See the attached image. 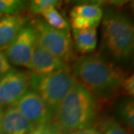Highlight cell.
Here are the masks:
<instances>
[{
    "instance_id": "cell-1",
    "label": "cell",
    "mask_w": 134,
    "mask_h": 134,
    "mask_svg": "<svg viewBox=\"0 0 134 134\" xmlns=\"http://www.w3.org/2000/svg\"><path fill=\"white\" fill-rule=\"evenodd\" d=\"M71 69L79 84L96 99L103 100L120 92L121 83L128 74L113 62L96 54L76 58Z\"/></svg>"
},
{
    "instance_id": "cell-2",
    "label": "cell",
    "mask_w": 134,
    "mask_h": 134,
    "mask_svg": "<svg viewBox=\"0 0 134 134\" xmlns=\"http://www.w3.org/2000/svg\"><path fill=\"white\" fill-rule=\"evenodd\" d=\"M98 110L97 99L77 82L58 106L50 124L64 134L92 127Z\"/></svg>"
},
{
    "instance_id": "cell-3",
    "label": "cell",
    "mask_w": 134,
    "mask_h": 134,
    "mask_svg": "<svg viewBox=\"0 0 134 134\" xmlns=\"http://www.w3.org/2000/svg\"><path fill=\"white\" fill-rule=\"evenodd\" d=\"M102 40L115 60L125 62L133 54L134 27L126 14L108 9L102 18Z\"/></svg>"
},
{
    "instance_id": "cell-4",
    "label": "cell",
    "mask_w": 134,
    "mask_h": 134,
    "mask_svg": "<svg viewBox=\"0 0 134 134\" xmlns=\"http://www.w3.org/2000/svg\"><path fill=\"white\" fill-rule=\"evenodd\" d=\"M76 83V77L69 65L47 75L29 73L30 89L39 95L53 114Z\"/></svg>"
},
{
    "instance_id": "cell-5",
    "label": "cell",
    "mask_w": 134,
    "mask_h": 134,
    "mask_svg": "<svg viewBox=\"0 0 134 134\" xmlns=\"http://www.w3.org/2000/svg\"><path fill=\"white\" fill-rule=\"evenodd\" d=\"M36 32L37 44L40 47L68 65L76 59L74 45L70 32L56 30L37 18L32 22Z\"/></svg>"
},
{
    "instance_id": "cell-6",
    "label": "cell",
    "mask_w": 134,
    "mask_h": 134,
    "mask_svg": "<svg viewBox=\"0 0 134 134\" xmlns=\"http://www.w3.org/2000/svg\"><path fill=\"white\" fill-rule=\"evenodd\" d=\"M37 45V37L32 25H25L4 51L10 65L27 67Z\"/></svg>"
},
{
    "instance_id": "cell-7",
    "label": "cell",
    "mask_w": 134,
    "mask_h": 134,
    "mask_svg": "<svg viewBox=\"0 0 134 134\" xmlns=\"http://www.w3.org/2000/svg\"><path fill=\"white\" fill-rule=\"evenodd\" d=\"M13 106L35 126L50 124L53 112L44 101L32 90L29 89Z\"/></svg>"
},
{
    "instance_id": "cell-8",
    "label": "cell",
    "mask_w": 134,
    "mask_h": 134,
    "mask_svg": "<svg viewBox=\"0 0 134 134\" xmlns=\"http://www.w3.org/2000/svg\"><path fill=\"white\" fill-rule=\"evenodd\" d=\"M29 89V73L12 68L0 77V104L13 105Z\"/></svg>"
},
{
    "instance_id": "cell-9",
    "label": "cell",
    "mask_w": 134,
    "mask_h": 134,
    "mask_svg": "<svg viewBox=\"0 0 134 134\" xmlns=\"http://www.w3.org/2000/svg\"><path fill=\"white\" fill-rule=\"evenodd\" d=\"M68 65L59 58L51 54L37 44L34 52L26 68L31 73L36 75H47L65 68Z\"/></svg>"
},
{
    "instance_id": "cell-10",
    "label": "cell",
    "mask_w": 134,
    "mask_h": 134,
    "mask_svg": "<svg viewBox=\"0 0 134 134\" xmlns=\"http://www.w3.org/2000/svg\"><path fill=\"white\" fill-rule=\"evenodd\" d=\"M34 128L35 125L13 105L4 110L1 120L2 134H30Z\"/></svg>"
},
{
    "instance_id": "cell-11",
    "label": "cell",
    "mask_w": 134,
    "mask_h": 134,
    "mask_svg": "<svg viewBox=\"0 0 134 134\" xmlns=\"http://www.w3.org/2000/svg\"><path fill=\"white\" fill-rule=\"evenodd\" d=\"M26 24L22 15L4 16L0 18V51H4L9 46L17 34Z\"/></svg>"
},
{
    "instance_id": "cell-12",
    "label": "cell",
    "mask_w": 134,
    "mask_h": 134,
    "mask_svg": "<svg viewBox=\"0 0 134 134\" xmlns=\"http://www.w3.org/2000/svg\"><path fill=\"white\" fill-rule=\"evenodd\" d=\"M73 33V45L79 53L86 56L91 55L97 48L98 32L97 28L86 30H72Z\"/></svg>"
},
{
    "instance_id": "cell-13",
    "label": "cell",
    "mask_w": 134,
    "mask_h": 134,
    "mask_svg": "<svg viewBox=\"0 0 134 134\" xmlns=\"http://www.w3.org/2000/svg\"><path fill=\"white\" fill-rule=\"evenodd\" d=\"M103 10L98 4H80L71 8L70 17H79L99 25L103 18Z\"/></svg>"
},
{
    "instance_id": "cell-14",
    "label": "cell",
    "mask_w": 134,
    "mask_h": 134,
    "mask_svg": "<svg viewBox=\"0 0 134 134\" xmlns=\"http://www.w3.org/2000/svg\"><path fill=\"white\" fill-rule=\"evenodd\" d=\"M44 22L53 29L70 32V25L57 8L52 7L40 13Z\"/></svg>"
},
{
    "instance_id": "cell-15",
    "label": "cell",
    "mask_w": 134,
    "mask_h": 134,
    "mask_svg": "<svg viewBox=\"0 0 134 134\" xmlns=\"http://www.w3.org/2000/svg\"><path fill=\"white\" fill-rule=\"evenodd\" d=\"M118 114L121 122L128 128V132L133 131L134 128V104L133 100L129 98L120 103L118 108Z\"/></svg>"
},
{
    "instance_id": "cell-16",
    "label": "cell",
    "mask_w": 134,
    "mask_h": 134,
    "mask_svg": "<svg viewBox=\"0 0 134 134\" xmlns=\"http://www.w3.org/2000/svg\"><path fill=\"white\" fill-rule=\"evenodd\" d=\"M98 130L102 134H130L127 129L111 117L104 118L100 120L98 124Z\"/></svg>"
},
{
    "instance_id": "cell-17",
    "label": "cell",
    "mask_w": 134,
    "mask_h": 134,
    "mask_svg": "<svg viewBox=\"0 0 134 134\" xmlns=\"http://www.w3.org/2000/svg\"><path fill=\"white\" fill-rule=\"evenodd\" d=\"M26 7L23 0H0V14L5 16L19 15Z\"/></svg>"
},
{
    "instance_id": "cell-18",
    "label": "cell",
    "mask_w": 134,
    "mask_h": 134,
    "mask_svg": "<svg viewBox=\"0 0 134 134\" xmlns=\"http://www.w3.org/2000/svg\"><path fill=\"white\" fill-rule=\"evenodd\" d=\"M60 4H62L61 2L58 0H33L30 2L29 10L34 15H40V13L48 8H58Z\"/></svg>"
},
{
    "instance_id": "cell-19",
    "label": "cell",
    "mask_w": 134,
    "mask_h": 134,
    "mask_svg": "<svg viewBox=\"0 0 134 134\" xmlns=\"http://www.w3.org/2000/svg\"><path fill=\"white\" fill-rule=\"evenodd\" d=\"M120 92L128 97H133L134 95V76L128 73L124 77L120 86Z\"/></svg>"
},
{
    "instance_id": "cell-20",
    "label": "cell",
    "mask_w": 134,
    "mask_h": 134,
    "mask_svg": "<svg viewBox=\"0 0 134 134\" xmlns=\"http://www.w3.org/2000/svg\"><path fill=\"white\" fill-rule=\"evenodd\" d=\"M30 134H64L56 129L54 126H52L51 124L41 125L35 126L33 131Z\"/></svg>"
},
{
    "instance_id": "cell-21",
    "label": "cell",
    "mask_w": 134,
    "mask_h": 134,
    "mask_svg": "<svg viewBox=\"0 0 134 134\" xmlns=\"http://www.w3.org/2000/svg\"><path fill=\"white\" fill-rule=\"evenodd\" d=\"M10 69H12V65L7 60L4 53L0 51V77H2Z\"/></svg>"
},
{
    "instance_id": "cell-22",
    "label": "cell",
    "mask_w": 134,
    "mask_h": 134,
    "mask_svg": "<svg viewBox=\"0 0 134 134\" xmlns=\"http://www.w3.org/2000/svg\"><path fill=\"white\" fill-rule=\"evenodd\" d=\"M66 134H102V133H101L100 131L98 129V128H95V127L92 126V127L85 128V129L75 131V132L66 133Z\"/></svg>"
},
{
    "instance_id": "cell-23",
    "label": "cell",
    "mask_w": 134,
    "mask_h": 134,
    "mask_svg": "<svg viewBox=\"0 0 134 134\" xmlns=\"http://www.w3.org/2000/svg\"><path fill=\"white\" fill-rule=\"evenodd\" d=\"M4 107H3L1 104H0V133L1 132V120H2V117H3V112H4Z\"/></svg>"
},
{
    "instance_id": "cell-24",
    "label": "cell",
    "mask_w": 134,
    "mask_h": 134,
    "mask_svg": "<svg viewBox=\"0 0 134 134\" xmlns=\"http://www.w3.org/2000/svg\"><path fill=\"white\" fill-rule=\"evenodd\" d=\"M0 134H2V133H0Z\"/></svg>"
}]
</instances>
